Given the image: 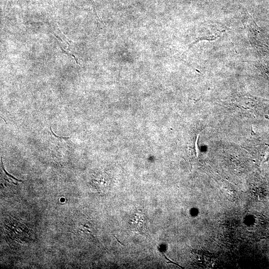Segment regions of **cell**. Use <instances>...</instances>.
I'll use <instances>...</instances> for the list:
<instances>
[{
	"label": "cell",
	"instance_id": "obj_3",
	"mask_svg": "<svg viewBox=\"0 0 269 269\" xmlns=\"http://www.w3.org/2000/svg\"><path fill=\"white\" fill-rule=\"evenodd\" d=\"M130 226L133 228L134 230L142 232L145 231L146 221L143 218L142 215L137 214L133 217L130 221Z\"/></svg>",
	"mask_w": 269,
	"mask_h": 269
},
{
	"label": "cell",
	"instance_id": "obj_4",
	"mask_svg": "<svg viewBox=\"0 0 269 269\" xmlns=\"http://www.w3.org/2000/svg\"><path fill=\"white\" fill-rule=\"evenodd\" d=\"M1 161L2 169L3 170L4 178L5 179V180H7V181L9 182L12 183L13 184H16V182H22L21 180L17 179L16 178H14L13 176L10 175L6 172L3 167L2 159H1Z\"/></svg>",
	"mask_w": 269,
	"mask_h": 269
},
{
	"label": "cell",
	"instance_id": "obj_2",
	"mask_svg": "<svg viewBox=\"0 0 269 269\" xmlns=\"http://www.w3.org/2000/svg\"><path fill=\"white\" fill-rule=\"evenodd\" d=\"M50 129L53 155L54 157H61L63 150L70 146V143L69 141L70 137L57 136L53 133L51 127Z\"/></svg>",
	"mask_w": 269,
	"mask_h": 269
},
{
	"label": "cell",
	"instance_id": "obj_1",
	"mask_svg": "<svg viewBox=\"0 0 269 269\" xmlns=\"http://www.w3.org/2000/svg\"><path fill=\"white\" fill-rule=\"evenodd\" d=\"M5 229L9 237L15 241L26 242L30 238L27 229L15 220H8L7 223H5Z\"/></svg>",
	"mask_w": 269,
	"mask_h": 269
}]
</instances>
